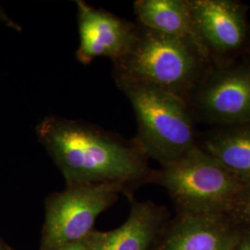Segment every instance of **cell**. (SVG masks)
I'll return each mask as SVG.
<instances>
[{"mask_svg": "<svg viewBox=\"0 0 250 250\" xmlns=\"http://www.w3.org/2000/svg\"><path fill=\"white\" fill-rule=\"evenodd\" d=\"M117 86L134 109V139L145 155L166 166L197 146L195 118L188 102L146 83L113 75Z\"/></svg>", "mask_w": 250, "mask_h": 250, "instance_id": "2", "label": "cell"}, {"mask_svg": "<svg viewBox=\"0 0 250 250\" xmlns=\"http://www.w3.org/2000/svg\"><path fill=\"white\" fill-rule=\"evenodd\" d=\"M134 12L139 26L161 35L190 39L201 46L195 33L189 0H136Z\"/></svg>", "mask_w": 250, "mask_h": 250, "instance_id": "12", "label": "cell"}, {"mask_svg": "<svg viewBox=\"0 0 250 250\" xmlns=\"http://www.w3.org/2000/svg\"><path fill=\"white\" fill-rule=\"evenodd\" d=\"M248 57H250V52H249V56Z\"/></svg>", "mask_w": 250, "mask_h": 250, "instance_id": "18", "label": "cell"}, {"mask_svg": "<svg viewBox=\"0 0 250 250\" xmlns=\"http://www.w3.org/2000/svg\"><path fill=\"white\" fill-rule=\"evenodd\" d=\"M228 215L234 222L245 224L250 229V185L242 188Z\"/></svg>", "mask_w": 250, "mask_h": 250, "instance_id": "13", "label": "cell"}, {"mask_svg": "<svg viewBox=\"0 0 250 250\" xmlns=\"http://www.w3.org/2000/svg\"><path fill=\"white\" fill-rule=\"evenodd\" d=\"M151 179L167 190L180 212L190 214H229L244 187L198 146L153 171Z\"/></svg>", "mask_w": 250, "mask_h": 250, "instance_id": "4", "label": "cell"}, {"mask_svg": "<svg viewBox=\"0 0 250 250\" xmlns=\"http://www.w3.org/2000/svg\"><path fill=\"white\" fill-rule=\"evenodd\" d=\"M197 146L243 186L250 185V124L213 127Z\"/></svg>", "mask_w": 250, "mask_h": 250, "instance_id": "11", "label": "cell"}, {"mask_svg": "<svg viewBox=\"0 0 250 250\" xmlns=\"http://www.w3.org/2000/svg\"><path fill=\"white\" fill-rule=\"evenodd\" d=\"M0 21L3 22L6 26L9 27L15 31H18V32H21V26L16 23L12 19L9 17V15L6 13V11L4 9H2L0 7Z\"/></svg>", "mask_w": 250, "mask_h": 250, "instance_id": "14", "label": "cell"}, {"mask_svg": "<svg viewBox=\"0 0 250 250\" xmlns=\"http://www.w3.org/2000/svg\"><path fill=\"white\" fill-rule=\"evenodd\" d=\"M36 132L67 185L115 183L126 188L151 179L148 158L134 138L55 115L44 117Z\"/></svg>", "mask_w": 250, "mask_h": 250, "instance_id": "1", "label": "cell"}, {"mask_svg": "<svg viewBox=\"0 0 250 250\" xmlns=\"http://www.w3.org/2000/svg\"><path fill=\"white\" fill-rule=\"evenodd\" d=\"M228 214L180 212L156 250H233L241 232Z\"/></svg>", "mask_w": 250, "mask_h": 250, "instance_id": "9", "label": "cell"}, {"mask_svg": "<svg viewBox=\"0 0 250 250\" xmlns=\"http://www.w3.org/2000/svg\"><path fill=\"white\" fill-rule=\"evenodd\" d=\"M125 190L115 183L68 184L65 190L50 195L45 201L40 250H60L83 241L93 231L97 218Z\"/></svg>", "mask_w": 250, "mask_h": 250, "instance_id": "5", "label": "cell"}, {"mask_svg": "<svg viewBox=\"0 0 250 250\" xmlns=\"http://www.w3.org/2000/svg\"><path fill=\"white\" fill-rule=\"evenodd\" d=\"M212 66L205 51L194 41L139 26L131 49L113 62V75L149 83L187 101Z\"/></svg>", "mask_w": 250, "mask_h": 250, "instance_id": "3", "label": "cell"}, {"mask_svg": "<svg viewBox=\"0 0 250 250\" xmlns=\"http://www.w3.org/2000/svg\"><path fill=\"white\" fill-rule=\"evenodd\" d=\"M75 3L79 32L77 60L84 65L98 58H108L115 62L126 55L138 36V24L84 1Z\"/></svg>", "mask_w": 250, "mask_h": 250, "instance_id": "8", "label": "cell"}, {"mask_svg": "<svg viewBox=\"0 0 250 250\" xmlns=\"http://www.w3.org/2000/svg\"><path fill=\"white\" fill-rule=\"evenodd\" d=\"M233 250H250V229L241 232L240 238Z\"/></svg>", "mask_w": 250, "mask_h": 250, "instance_id": "15", "label": "cell"}, {"mask_svg": "<svg viewBox=\"0 0 250 250\" xmlns=\"http://www.w3.org/2000/svg\"><path fill=\"white\" fill-rule=\"evenodd\" d=\"M196 121L213 127L250 124V58L212 66L187 99Z\"/></svg>", "mask_w": 250, "mask_h": 250, "instance_id": "6", "label": "cell"}, {"mask_svg": "<svg viewBox=\"0 0 250 250\" xmlns=\"http://www.w3.org/2000/svg\"><path fill=\"white\" fill-rule=\"evenodd\" d=\"M60 250H89L88 248L83 243V242H78V243H74V244H71L68 245L66 247H64L62 249Z\"/></svg>", "mask_w": 250, "mask_h": 250, "instance_id": "16", "label": "cell"}, {"mask_svg": "<svg viewBox=\"0 0 250 250\" xmlns=\"http://www.w3.org/2000/svg\"><path fill=\"white\" fill-rule=\"evenodd\" d=\"M0 250H8L6 249V247L4 246V244L0 241Z\"/></svg>", "mask_w": 250, "mask_h": 250, "instance_id": "17", "label": "cell"}, {"mask_svg": "<svg viewBox=\"0 0 250 250\" xmlns=\"http://www.w3.org/2000/svg\"><path fill=\"white\" fill-rule=\"evenodd\" d=\"M195 33L213 66L249 56V7L237 0H189Z\"/></svg>", "mask_w": 250, "mask_h": 250, "instance_id": "7", "label": "cell"}, {"mask_svg": "<svg viewBox=\"0 0 250 250\" xmlns=\"http://www.w3.org/2000/svg\"><path fill=\"white\" fill-rule=\"evenodd\" d=\"M164 212L151 201H134L119 228L92 231L83 240L89 250H148L160 232Z\"/></svg>", "mask_w": 250, "mask_h": 250, "instance_id": "10", "label": "cell"}]
</instances>
